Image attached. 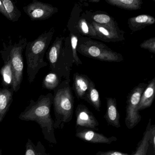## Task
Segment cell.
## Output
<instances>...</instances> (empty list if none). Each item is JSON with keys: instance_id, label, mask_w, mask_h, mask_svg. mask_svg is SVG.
<instances>
[{"instance_id": "obj_1", "label": "cell", "mask_w": 155, "mask_h": 155, "mask_svg": "<svg viewBox=\"0 0 155 155\" xmlns=\"http://www.w3.org/2000/svg\"><path fill=\"white\" fill-rule=\"evenodd\" d=\"M53 99V95L50 93L41 95L36 101L31 100L19 118L37 122L41 128L44 139L51 144H56L57 141L54 132V121L51 114Z\"/></svg>"}, {"instance_id": "obj_2", "label": "cell", "mask_w": 155, "mask_h": 155, "mask_svg": "<svg viewBox=\"0 0 155 155\" xmlns=\"http://www.w3.org/2000/svg\"><path fill=\"white\" fill-rule=\"evenodd\" d=\"M54 33L53 28L45 31L36 39L27 43L25 51L27 74L30 83L34 81L41 69L48 66L44 55L51 42Z\"/></svg>"}, {"instance_id": "obj_3", "label": "cell", "mask_w": 155, "mask_h": 155, "mask_svg": "<svg viewBox=\"0 0 155 155\" xmlns=\"http://www.w3.org/2000/svg\"><path fill=\"white\" fill-rule=\"evenodd\" d=\"M54 90L53 99L55 117L54 129H62L65 124L72 120L74 99L69 86H61Z\"/></svg>"}, {"instance_id": "obj_4", "label": "cell", "mask_w": 155, "mask_h": 155, "mask_svg": "<svg viewBox=\"0 0 155 155\" xmlns=\"http://www.w3.org/2000/svg\"><path fill=\"white\" fill-rule=\"evenodd\" d=\"M78 50L84 56L102 61L119 62L123 60L121 54L113 51L103 43L91 40L81 43L77 48Z\"/></svg>"}, {"instance_id": "obj_5", "label": "cell", "mask_w": 155, "mask_h": 155, "mask_svg": "<svg viewBox=\"0 0 155 155\" xmlns=\"http://www.w3.org/2000/svg\"><path fill=\"white\" fill-rule=\"evenodd\" d=\"M147 86L145 83H140L133 89L128 95L125 122L126 127L129 129L135 127L142 118L138 107L142 92Z\"/></svg>"}, {"instance_id": "obj_6", "label": "cell", "mask_w": 155, "mask_h": 155, "mask_svg": "<svg viewBox=\"0 0 155 155\" xmlns=\"http://www.w3.org/2000/svg\"><path fill=\"white\" fill-rule=\"evenodd\" d=\"M27 38H22L18 43H15L10 47L8 56L11 63L14 75L13 89L14 92H17L20 88L23 80L24 61L23 52L27 46Z\"/></svg>"}, {"instance_id": "obj_7", "label": "cell", "mask_w": 155, "mask_h": 155, "mask_svg": "<svg viewBox=\"0 0 155 155\" xmlns=\"http://www.w3.org/2000/svg\"><path fill=\"white\" fill-rule=\"evenodd\" d=\"M23 10L32 21L48 19L58 11L57 8L51 4L36 0L23 7Z\"/></svg>"}, {"instance_id": "obj_8", "label": "cell", "mask_w": 155, "mask_h": 155, "mask_svg": "<svg viewBox=\"0 0 155 155\" xmlns=\"http://www.w3.org/2000/svg\"><path fill=\"white\" fill-rule=\"evenodd\" d=\"M76 128L83 127L98 130V121L85 105H78L76 110Z\"/></svg>"}, {"instance_id": "obj_9", "label": "cell", "mask_w": 155, "mask_h": 155, "mask_svg": "<svg viewBox=\"0 0 155 155\" xmlns=\"http://www.w3.org/2000/svg\"><path fill=\"white\" fill-rule=\"evenodd\" d=\"M75 136L83 141L94 144H110L117 140L114 136L108 137L94 130L83 127H77Z\"/></svg>"}, {"instance_id": "obj_10", "label": "cell", "mask_w": 155, "mask_h": 155, "mask_svg": "<svg viewBox=\"0 0 155 155\" xmlns=\"http://www.w3.org/2000/svg\"><path fill=\"white\" fill-rule=\"evenodd\" d=\"M99 39L108 42H117L125 39L123 33L119 29H113L99 25L96 22H91Z\"/></svg>"}, {"instance_id": "obj_11", "label": "cell", "mask_w": 155, "mask_h": 155, "mask_svg": "<svg viewBox=\"0 0 155 155\" xmlns=\"http://www.w3.org/2000/svg\"><path fill=\"white\" fill-rule=\"evenodd\" d=\"M104 117L109 125L117 128L120 127V115L115 98H107V110Z\"/></svg>"}, {"instance_id": "obj_12", "label": "cell", "mask_w": 155, "mask_h": 155, "mask_svg": "<svg viewBox=\"0 0 155 155\" xmlns=\"http://www.w3.org/2000/svg\"><path fill=\"white\" fill-rule=\"evenodd\" d=\"M90 79L87 76L77 73L73 78V89L77 98L84 100L85 95L88 89Z\"/></svg>"}, {"instance_id": "obj_13", "label": "cell", "mask_w": 155, "mask_h": 155, "mask_svg": "<svg viewBox=\"0 0 155 155\" xmlns=\"http://www.w3.org/2000/svg\"><path fill=\"white\" fill-rule=\"evenodd\" d=\"M155 96V78L149 82L142 92L139 105V111L150 107L152 105Z\"/></svg>"}, {"instance_id": "obj_14", "label": "cell", "mask_w": 155, "mask_h": 155, "mask_svg": "<svg viewBox=\"0 0 155 155\" xmlns=\"http://www.w3.org/2000/svg\"><path fill=\"white\" fill-rule=\"evenodd\" d=\"M155 18L148 15H140L130 18L128 24L130 29L133 32L144 28L145 27L155 23Z\"/></svg>"}, {"instance_id": "obj_15", "label": "cell", "mask_w": 155, "mask_h": 155, "mask_svg": "<svg viewBox=\"0 0 155 155\" xmlns=\"http://www.w3.org/2000/svg\"><path fill=\"white\" fill-rule=\"evenodd\" d=\"M7 57V58H3L5 64L1 69L0 73L2 78V85L3 87L12 89L14 82V72L10 59L8 55Z\"/></svg>"}, {"instance_id": "obj_16", "label": "cell", "mask_w": 155, "mask_h": 155, "mask_svg": "<svg viewBox=\"0 0 155 155\" xmlns=\"http://www.w3.org/2000/svg\"><path fill=\"white\" fill-rule=\"evenodd\" d=\"M13 92L12 89L0 88V117L2 119L12 103Z\"/></svg>"}, {"instance_id": "obj_17", "label": "cell", "mask_w": 155, "mask_h": 155, "mask_svg": "<svg viewBox=\"0 0 155 155\" xmlns=\"http://www.w3.org/2000/svg\"><path fill=\"white\" fill-rule=\"evenodd\" d=\"M63 39V37L56 38L47 54V58L52 70L56 68V64L59 57Z\"/></svg>"}, {"instance_id": "obj_18", "label": "cell", "mask_w": 155, "mask_h": 155, "mask_svg": "<svg viewBox=\"0 0 155 155\" xmlns=\"http://www.w3.org/2000/svg\"><path fill=\"white\" fill-rule=\"evenodd\" d=\"M151 134V119H149L142 139L139 141L136 152L132 155H147L149 147V141Z\"/></svg>"}, {"instance_id": "obj_19", "label": "cell", "mask_w": 155, "mask_h": 155, "mask_svg": "<svg viewBox=\"0 0 155 155\" xmlns=\"http://www.w3.org/2000/svg\"><path fill=\"white\" fill-rule=\"evenodd\" d=\"M84 100L87 101L93 107L99 111L101 107V101L99 93L96 88L95 84L91 81L88 89L85 95Z\"/></svg>"}, {"instance_id": "obj_20", "label": "cell", "mask_w": 155, "mask_h": 155, "mask_svg": "<svg viewBox=\"0 0 155 155\" xmlns=\"http://www.w3.org/2000/svg\"><path fill=\"white\" fill-rule=\"evenodd\" d=\"M106 2L112 6L128 10H137L141 8V0H106Z\"/></svg>"}, {"instance_id": "obj_21", "label": "cell", "mask_w": 155, "mask_h": 155, "mask_svg": "<svg viewBox=\"0 0 155 155\" xmlns=\"http://www.w3.org/2000/svg\"><path fill=\"white\" fill-rule=\"evenodd\" d=\"M92 19L94 22L113 29H119L118 27L117 23L115 20L105 13H96L93 14Z\"/></svg>"}, {"instance_id": "obj_22", "label": "cell", "mask_w": 155, "mask_h": 155, "mask_svg": "<svg viewBox=\"0 0 155 155\" xmlns=\"http://www.w3.org/2000/svg\"><path fill=\"white\" fill-rule=\"evenodd\" d=\"M8 16V19L13 22L18 21L21 16V12L11 0H2Z\"/></svg>"}, {"instance_id": "obj_23", "label": "cell", "mask_w": 155, "mask_h": 155, "mask_svg": "<svg viewBox=\"0 0 155 155\" xmlns=\"http://www.w3.org/2000/svg\"><path fill=\"white\" fill-rule=\"evenodd\" d=\"M25 155H49L46 152V149L41 141H39L35 145L31 140L28 139L26 144Z\"/></svg>"}, {"instance_id": "obj_24", "label": "cell", "mask_w": 155, "mask_h": 155, "mask_svg": "<svg viewBox=\"0 0 155 155\" xmlns=\"http://www.w3.org/2000/svg\"><path fill=\"white\" fill-rule=\"evenodd\" d=\"M78 28L80 32L83 35L87 37L99 39L91 23L88 22L85 19L81 18L79 21Z\"/></svg>"}, {"instance_id": "obj_25", "label": "cell", "mask_w": 155, "mask_h": 155, "mask_svg": "<svg viewBox=\"0 0 155 155\" xmlns=\"http://www.w3.org/2000/svg\"><path fill=\"white\" fill-rule=\"evenodd\" d=\"M59 82L58 75L54 72H50L44 78L42 87L47 89L54 90L58 87Z\"/></svg>"}, {"instance_id": "obj_26", "label": "cell", "mask_w": 155, "mask_h": 155, "mask_svg": "<svg viewBox=\"0 0 155 155\" xmlns=\"http://www.w3.org/2000/svg\"><path fill=\"white\" fill-rule=\"evenodd\" d=\"M78 41V37L75 34H71V48H72V55H73L74 62L77 65H81L82 64V62L80 60L77 54Z\"/></svg>"}, {"instance_id": "obj_27", "label": "cell", "mask_w": 155, "mask_h": 155, "mask_svg": "<svg viewBox=\"0 0 155 155\" xmlns=\"http://www.w3.org/2000/svg\"><path fill=\"white\" fill-rule=\"evenodd\" d=\"M140 47L142 48L148 50L150 52H155V38H151L143 41L140 44Z\"/></svg>"}, {"instance_id": "obj_28", "label": "cell", "mask_w": 155, "mask_h": 155, "mask_svg": "<svg viewBox=\"0 0 155 155\" xmlns=\"http://www.w3.org/2000/svg\"><path fill=\"white\" fill-rule=\"evenodd\" d=\"M96 155H130L127 153H123L117 150H108V151H99Z\"/></svg>"}, {"instance_id": "obj_29", "label": "cell", "mask_w": 155, "mask_h": 155, "mask_svg": "<svg viewBox=\"0 0 155 155\" xmlns=\"http://www.w3.org/2000/svg\"><path fill=\"white\" fill-rule=\"evenodd\" d=\"M149 144H151L153 149L155 150V126L151 125V134Z\"/></svg>"}, {"instance_id": "obj_30", "label": "cell", "mask_w": 155, "mask_h": 155, "mask_svg": "<svg viewBox=\"0 0 155 155\" xmlns=\"http://www.w3.org/2000/svg\"><path fill=\"white\" fill-rule=\"evenodd\" d=\"M0 12L5 16L7 18H8V16H7V13H6V10H5V8L4 5L2 3V0H0Z\"/></svg>"}, {"instance_id": "obj_31", "label": "cell", "mask_w": 155, "mask_h": 155, "mask_svg": "<svg viewBox=\"0 0 155 155\" xmlns=\"http://www.w3.org/2000/svg\"><path fill=\"white\" fill-rule=\"evenodd\" d=\"M100 1V0H90L89 2H94V3H97V2H99Z\"/></svg>"}, {"instance_id": "obj_32", "label": "cell", "mask_w": 155, "mask_h": 155, "mask_svg": "<svg viewBox=\"0 0 155 155\" xmlns=\"http://www.w3.org/2000/svg\"><path fill=\"white\" fill-rule=\"evenodd\" d=\"M0 155H2V150L1 147H0Z\"/></svg>"}, {"instance_id": "obj_33", "label": "cell", "mask_w": 155, "mask_h": 155, "mask_svg": "<svg viewBox=\"0 0 155 155\" xmlns=\"http://www.w3.org/2000/svg\"><path fill=\"white\" fill-rule=\"evenodd\" d=\"M2 118L1 117H0V123H1V122H2Z\"/></svg>"}]
</instances>
